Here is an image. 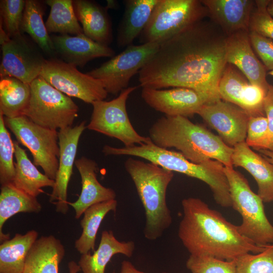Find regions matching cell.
<instances>
[{
  "label": "cell",
  "instance_id": "1",
  "mask_svg": "<svg viewBox=\"0 0 273 273\" xmlns=\"http://www.w3.org/2000/svg\"><path fill=\"white\" fill-rule=\"evenodd\" d=\"M227 36L215 23L200 21L160 43L139 72L142 88L183 87L221 100L218 84L227 64Z\"/></svg>",
  "mask_w": 273,
  "mask_h": 273
},
{
  "label": "cell",
  "instance_id": "2",
  "mask_svg": "<svg viewBox=\"0 0 273 273\" xmlns=\"http://www.w3.org/2000/svg\"><path fill=\"white\" fill-rule=\"evenodd\" d=\"M181 205L183 216L178 236L190 255L232 261L245 253L256 254L265 249L241 235L237 225L200 199L186 198Z\"/></svg>",
  "mask_w": 273,
  "mask_h": 273
},
{
  "label": "cell",
  "instance_id": "3",
  "mask_svg": "<svg viewBox=\"0 0 273 273\" xmlns=\"http://www.w3.org/2000/svg\"><path fill=\"white\" fill-rule=\"evenodd\" d=\"M156 146L174 148L191 162L200 164L210 159L224 166L233 167V148L201 125L187 117L165 116L158 119L149 129V136Z\"/></svg>",
  "mask_w": 273,
  "mask_h": 273
},
{
  "label": "cell",
  "instance_id": "4",
  "mask_svg": "<svg viewBox=\"0 0 273 273\" xmlns=\"http://www.w3.org/2000/svg\"><path fill=\"white\" fill-rule=\"evenodd\" d=\"M102 151L106 155L140 157L172 172L198 179L209 187L217 204L223 207H232L229 185L224 172V166L217 160L210 159L200 164L194 163L180 152L161 148L153 142L122 148L105 145Z\"/></svg>",
  "mask_w": 273,
  "mask_h": 273
},
{
  "label": "cell",
  "instance_id": "5",
  "mask_svg": "<svg viewBox=\"0 0 273 273\" xmlns=\"http://www.w3.org/2000/svg\"><path fill=\"white\" fill-rule=\"evenodd\" d=\"M124 167L135 187L144 208L145 237L150 241L161 237L171 224L172 218L166 200L167 189L173 172L152 163L129 158Z\"/></svg>",
  "mask_w": 273,
  "mask_h": 273
},
{
  "label": "cell",
  "instance_id": "6",
  "mask_svg": "<svg viewBox=\"0 0 273 273\" xmlns=\"http://www.w3.org/2000/svg\"><path fill=\"white\" fill-rule=\"evenodd\" d=\"M224 172L229 185L232 207L242 217L241 224L237 225L240 234L258 246L272 244L273 225L265 215L261 198L233 167L224 166Z\"/></svg>",
  "mask_w": 273,
  "mask_h": 273
},
{
  "label": "cell",
  "instance_id": "7",
  "mask_svg": "<svg viewBox=\"0 0 273 273\" xmlns=\"http://www.w3.org/2000/svg\"><path fill=\"white\" fill-rule=\"evenodd\" d=\"M208 16L201 1L158 0L140 35L141 44L161 43Z\"/></svg>",
  "mask_w": 273,
  "mask_h": 273
},
{
  "label": "cell",
  "instance_id": "8",
  "mask_svg": "<svg viewBox=\"0 0 273 273\" xmlns=\"http://www.w3.org/2000/svg\"><path fill=\"white\" fill-rule=\"evenodd\" d=\"M31 96L24 116L43 127L57 130L72 126L78 107L70 97L40 76L30 84Z\"/></svg>",
  "mask_w": 273,
  "mask_h": 273
},
{
  "label": "cell",
  "instance_id": "9",
  "mask_svg": "<svg viewBox=\"0 0 273 273\" xmlns=\"http://www.w3.org/2000/svg\"><path fill=\"white\" fill-rule=\"evenodd\" d=\"M138 86H129L110 101L93 103V110L87 129L122 142L125 147L152 143L150 138L139 134L131 123L126 111V102Z\"/></svg>",
  "mask_w": 273,
  "mask_h": 273
},
{
  "label": "cell",
  "instance_id": "10",
  "mask_svg": "<svg viewBox=\"0 0 273 273\" xmlns=\"http://www.w3.org/2000/svg\"><path fill=\"white\" fill-rule=\"evenodd\" d=\"M4 120L18 142L31 153L33 164L41 167L48 177L55 180L60 154L57 130L40 126L24 115L14 118L5 117Z\"/></svg>",
  "mask_w": 273,
  "mask_h": 273
},
{
  "label": "cell",
  "instance_id": "11",
  "mask_svg": "<svg viewBox=\"0 0 273 273\" xmlns=\"http://www.w3.org/2000/svg\"><path fill=\"white\" fill-rule=\"evenodd\" d=\"M160 43L131 44L87 73L100 80L108 93L117 95L128 87L131 78L153 57Z\"/></svg>",
  "mask_w": 273,
  "mask_h": 273
},
{
  "label": "cell",
  "instance_id": "12",
  "mask_svg": "<svg viewBox=\"0 0 273 273\" xmlns=\"http://www.w3.org/2000/svg\"><path fill=\"white\" fill-rule=\"evenodd\" d=\"M40 76L63 94L87 104L104 100L108 94L100 80L60 60H46Z\"/></svg>",
  "mask_w": 273,
  "mask_h": 273
},
{
  "label": "cell",
  "instance_id": "13",
  "mask_svg": "<svg viewBox=\"0 0 273 273\" xmlns=\"http://www.w3.org/2000/svg\"><path fill=\"white\" fill-rule=\"evenodd\" d=\"M2 61L1 78L13 77L30 84L40 76L45 59L23 34L10 37L0 34Z\"/></svg>",
  "mask_w": 273,
  "mask_h": 273
},
{
  "label": "cell",
  "instance_id": "14",
  "mask_svg": "<svg viewBox=\"0 0 273 273\" xmlns=\"http://www.w3.org/2000/svg\"><path fill=\"white\" fill-rule=\"evenodd\" d=\"M197 114L226 145L233 148L245 142L250 116L240 107L221 99L204 105Z\"/></svg>",
  "mask_w": 273,
  "mask_h": 273
},
{
  "label": "cell",
  "instance_id": "15",
  "mask_svg": "<svg viewBox=\"0 0 273 273\" xmlns=\"http://www.w3.org/2000/svg\"><path fill=\"white\" fill-rule=\"evenodd\" d=\"M141 96L150 107L168 116L191 117L210 104L203 94L183 87L167 89L144 87Z\"/></svg>",
  "mask_w": 273,
  "mask_h": 273
},
{
  "label": "cell",
  "instance_id": "16",
  "mask_svg": "<svg viewBox=\"0 0 273 273\" xmlns=\"http://www.w3.org/2000/svg\"><path fill=\"white\" fill-rule=\"evenodd\" d=\"M83 121L74 127H69L58 131L60 148L59 167L49 201L56 204V210L65 214L69 210L67 188L75 161L79 138L85 129Z\"/></svg>",
  "mask_w": 273,
  "mask_h": 273
},
{
  "label": "cell",
  "instance_id": "17",
  "mask_svg": "<svg viewBox=\"0 0 273 273\" xmlns=\"http://www.w3.org/2000/svg\"><path fill=\"white\" fill-rule=\"evenodd\" d=\"M225 57L226 63L239 69L249 83L267 93L270 84L266 79V69L254 53L249 31L241 30L227 36Z\"/></svg>",
  "mask_w": 273,
  "mask_h": 273
},
{
  "label": "cell",
  "instance_id": "18",
  "mask_svg": "<svg viewBox=\"0 0 273 273\" xmlns=\"http://www.w3.org/2000/svg\"><path fill=\"white\" fill-rule=\"evenodd\" d=\"M56 55L63 61L83 67L89 61L101 57H113L114 51L88 37L84 33L74 36L69 34L51 36Z\"/></svg>",
  "mask_w": 273,
  "mask_h": 273
},
{
  "label": "cell",
  "instance_id": "19",
  "mask_svg": "<svg viewBox=\"0 0 273 273\" xmlns=\"http://www.w3.org/2000/svg\"><path fill=\"white\" fill-rule=\"evenodd\" d=\"M201 2L213 22L226 36L241 30L249 31L255 1L202 0Z\"/></svg>",
  "mask_w": 273,
  "mask_h": 273
},
{
  "label": "cell",
  "instance_id": "20",
  "mask_svg": "<svg viewBox=\"0 0 273 273\" xmlns=\"http://www.w3.org/2000/svg\"><path fill=\"white\" fill-rule=\"evenodd\" d=\"M81 179V191L78 199L68 202L75 211V218H79L84 212L95 204L115 199L116 194L111 188L102 185L97 178L96 162L84 156L75 160L74 163Z\"/></svg>",
  "mask_w": 273,
  "mask_h": 273
},
{
  "label": "cell",
  "instance_id": "21",
  "mask_svg": "<svg viewBox=\"0 0 273 273\" xmlns=\"http://www.w3.org/2000/svg\"><path fill=\"white\" fill-rule=\"evenodd\" d=\"M233 149V165L243 167L253 177L257 184V194L263 202H272L273 165L251 150L245 142Z\"/></svg>",
  "mask_w": 273,
  "mask_h": 273
},
{
  "label": "cell",
  "instance_id": "22",
  "mask_svg": "<svg viewBox=\"0 0 273 273\" xmlns=\"http://www.w3.org/2000/svg\"><path fill=\"white\" fill-rule=\"evenodd\" d=\"M73 4L83 33L94 41L108 46L112 40V30L106 7L88 0L73 1Z\"/></svg>",
  "mask_w": 273,
  "mask_h": 273
},
{
  "label": "cell",
  "instance_id": "23",
  "mask_svg": "<svg viewBox=\"0 0 273 273\" xmlns=\"http://www.w3.org/2000/svg\"><path fill=\"white\" fill-rule=\"evenodd\" d=\"M65 255L61 241L53 235L37 239L26 257L23 273H59Z\"/></svg>",
  "mask_w": 273,
  "mask_h": 273
},
{
  "label": "cell",
  "instance_id": "24",
  "mask_svg": "<svg viewBox=\"0 0 273 273\" xmlns=\"http://www.w3.org/2000/svg\"><path fill=\"white\" fill-rule=\"evenodd\" d=\"M134 249L133 241L120 242L112 231L105 230L102 233L98 249L93 254H81L78 264L83 273H105L107 264L114 255L121 254L130 257Z\"/></svg>",
  "mask_w": 273,
  "mask_h": 273
},
{
  "label": "cell",
  "instance_id": "25",
  "mask_svg": "<svg viewBox=\"0 0 273 273\" xmlns=\"http://www.w3.org/2000/svg\"><path fill=\"white\" fill-rule=\"evenodd\" d=\"M118 28L117 43L128 47L140 36L147 25L158 0H127Z\"/></svg>",
  "mask_w": 273,
  "mask_h": 273
},
{
  "label": "cell",
  "instance_id": "26",
  "mask_svg": "<svg viewBox=\"0 0 273 273\" xmlns=\"http://www.w3.org/2000/svg\"><path fill=\"white\" fill-rule=\"evenodd\" d=\"M16 159L15 175L13 184L19 190L35 197L43 191L44 187L53 188L55 180L41 173L28 158L26 151L13 141Z\"/></svg>",
  "mask_w": 273,
  "mask_h": 273
},
{
  "label": "cell",
  "instance_id": "27",
  "mask_svg": "<svg viewBox=\"0 0 273 273\" xmlns=\"http://www.w3.org/2000/svg\"><path fill=\"white\" fill-rule=\"evenodd\" d=\"M42 206L36 197L17 188L12 183L1 185L0 193V240L10 239L9 234L3 232L5 222L19 212L38 213Z\"/></svg>",
  "mask_w": 273,
  "mask_h": 273
},
{
  "label": "cell",
  "instance_id": "28",
  "mask_svg": "<svg viewBox=\"0 0 273 273\" xmlns=\"http://www.w3.org/2000/svg\"><path fill=\"white\" fill-rule=\"evenodd\" d=\"M32 230L24 235L17 233L0 245V273H23L28 253L38 239Z\"/></svg>",
  "mask_w": 273,
  "mask_h": 273
},
{
  "label": "cell",
  "instance_id": "29",
  "mask_svg": "<svg viewBox=\"0 0 273 273\" xmlns=\"http://www.w3.org/2000/svg\"><path fill=\"white\" fill-rule=\"evenodd\" d=\"M30 96V84L13 77L1 78L0 113L8 118L24 115Z\"/></svg>",
  "mask_w": 273,
  "mask_h": 273
},
{
  "label": "cell",
  "instance_id": "30",
  "mask_svg": "<svg viewBox=\"0 0 273 273\" xmlns=\"http://www.w3.org/2000/svg\"><path fill=\"white\" fill-rule=\"evenodd\" d=\"M117 206L116 199L95 204L83 213L80 221L82 233L74 243L76 249L81 254L94 252L98 231L105 216L110 212H115Z\"/></svg>",
  "mask_w": 273,
  "mask_h": 273
},
{
  "label": "cell",
  "instance_id": "31",
  "mask_svg": "<svg viewBox=\"0 0 273 273\" xmlns=\"http://www.w3.org/2000/svg\"><path fill=\"white\" fill-rule=\"evenodd\" d=\"M42 3L36 0L25 1L21 32L27 33L38 47L49 56L56 55L53 41L43 22Z\"/></svg>",
  "mask_w": 273,
  "mask_h": 273
},
{
  "label": "cell",
  "instance_id": "32",
  "mask_svg": "<svg viewBox=\"0 0 273 273\" xmlns=\"http://www.w3.org/2000/svg\"><path fill=\"white\" fill-rule=\"evenodd\" d=\"M45 3L51 8L45 23L49 33L75 35L83 33L75 13L73 1L47 0Z\"/></svg>",
  "mask_w": 273,
  "mask_h": 273
},
{
  "label": "cell",
  "instance_id": "33",
  "mask_svg": "<svg viewBox=\"0 0 273 273\" xmlns=\"http://www.w3.org/2000/svg\"><path fill=\"white\" fill-rule=\"evenodd\" d=\"M242 73L235 66L227 63L218 84L220 99L240 108L244 88L249 82Z\"/></svg>",
  "mask_w": 273,
  "mask_h": 273
},
{
  "label": "cell",
  "instance_id": "34",
  "mask_svg": "<svg viewBox=\"0 0 273 273\" xmlns=\"http://www.w3.org/2000/svg\"><path fill=\"white\" fill-rule=\"evenodd\" d=\"M15 148L5 124L4 116L0 113V183L1 185L13 182L15 175L13 161Z\"/></svg>",
  "mask_w": 273,
  "mask_h": 273
},
{
  "label": "cell",
  "instance_id": "35",
  "mask_svg": "<svg viewBox=\"0 0 273 273\" xmlns=\"http://www.w3.org/2000/svg\"><path fill=\"white\" fill-rule=\"evenodd\" d=\"M235 262L237 273H273V244L260 253L242 255Z\"/></svg>",
  "mask_w": 273,
  "mask_h": 273
},
{
  "label": "cell",
  "instance_id": "36",
  "mask_svg": "<svg viewBox=\"0 0 273 273\" xmlns=\"http://www.w3.org/2000/svg\"><path fill=\"white\" fill-rule=\"evenodd\" d=\"M25 5L24 0L0 1L1 24L10 37L22 33L21 24Z\"/></svg>",
  "mask_w": 273,
  "mask_h": 273
},
{
  "label": "cell",
  "instance_id": "37",
  "mask_svg": "<svg viewBox=\"0 0 273 273\" xmlns=\"http://www.w3.org/2000/svg\"><path fill=\"white\" fill-rule=\"evenodd\" d=\"M186 267L191 273H237L235 260L227 261L207 256L190 255Z\"/></svg>",
  "mask_w": 273,
  "mask_h": 273
},
{
  "label": "cell",
  "instance_id": "38",
  "mask_svg": "<svg viewBox=\"0 0 273 273\" xmlns=\"http://www.w3.org/2000/svg\"><path fill=\"white\" fill-rule=\"evenodd\" d=\"M269 1H255L249 24V31L254 32L273 41V18L267 7Z\"/></svg>",
  "mask_w": 273,
  "mask_h": 273
},
{
  "label": "cell",
  "instance_id": "39",
  "mask_svg": "<svg viewBox=\"0 0 273 273\" xmlns=\"http://www.w3.org/2000/svg\"><path fill=\"white\" fill-rule=\"evenodd\" d=\"M268 123L266 116H250L249 119L246 143L256 150L266 149Z\"/></svg>",
  "mask_w": 273,
  "mask_h": 273
},
{
  "label": "cell",
  "instance_id": "40",
  "mask_svg": "<svg viewBox=\"0 0 273 273\" xmlns=\"http://www.w3.org/2000/svg\"><path fill=\"white\" fill-rule=\"evenodd\" d=\"M266 92L249 82L245 85L242 96L241 108L250 116H265L264 101Z\"/></svg>",
  "mask_w": 273,
  "mask_h": 273
},
{
  "label": "cell",
  "instance_id": "41",
  "mask_svg": "<svg viewBox=\"0 0 273 273\" xmlns=\"http://www.w3.org/2000/svg\"><path fill=\"white\" fill-rule=\"evenodd\" d=\"M249 38L253 50L266 69L273 70V41L251 31H249Z\"/></svg>",
  "mask_w": 273,
  "mask_h": 273
},
{
  "label": "cell",
  "instance_id": "42",
  "mask_svg": "<svg viewBox=\"0 0 273 273\" xmlns=\"http://www.w3.org/2000/svg\"><path fill=\"white\" fill-rule=\"evenodd\" d=\"M264 110L268 123V134L266 150L273 152V85L270 84L264 99Z\"/></svg>",
  "mask_w": 273,
  "mask_h": 273
},
{
  "label": "cell",
  "instance_id": "43",
  "mask_svg": "<svg viewBox=\"0 0 273 273\" xmlns=\"http://www.w3.org/2000/svg\"><path fill=\"white\" fill-rule=\"evenodd\" d=\"M119 273H145L136 269L133 264L128 260H123L121 262ZM162 273H169L163 272Z\"/></svg>",
  "mask_w": 273,
  "mask_h": 273
},
{
  "label": "cell",
  "instance_id": "44",
  "mask_svg": "<svg viewBox=\"0 0 273 273\" xmlns=\"http://www.w3.org/2000/svg\"><path fill=\"white\" fill-rule=\"evenodd\" d=\"M268 161L273 165V152L268 150L262 149L258 150Z\"/></svg>",
  "mask_w": 273,
  "mask_h": 273
},
{
  "label": "cell",
  "instance_id": "45",
  "mask_svg": "<svg viewBox=\"0 0 273 273\" xmlns=\"http://www.w3.org/2000/svg\"><path fill=\"white\" fill-rule=\"evenodd\" d=\"M68 267L69 273H77L81 270L78 264L74 261H71L68 262Z\"/></svg>",
  "mask_w": 273,
  "mask_h": 273
},
{
  "label": "cell",
  "instance_id": "46",
  "mask_svg": "<svg viewBox=\"0 0 273 273\" xmlns=\"http://www.w3.org/2000/svg\"><path fill=\"white\" fill-rule=\"evenodd\" d=\"M117 6V2L115 1L108 0L107 1V6L106 8L108 9H116Z\"/></svg>",
  "mask_w": 273,
  "mask_h": 273
},
{
  "label": "cell",
  "instance_id": "47",
  "mask_svg": "<svg viewBox=\"0 0 273 273\" xmlns=\"http://www.w3.org/2000/svg\"><path fill=\"white\" fill-rule=\"evenodd\" d=\"M267 10L271 16H273V1H269L267 7Z\"/></svg>",
  "mask_w": 273,
  "mask_h": 273
},
{
  "label": "cell",
  "instance_id": "48",
  "mask_svg": "<svg viewBox=\"0 0 273 273\" xmlns=\"http://www.w3.org/2000/svg\"><path fill=\"white\" fill-rule=\"evenodd\" d=\"M269 74L272 76H273V70L270 71L269 72Z\"/></svg>",
  "mask_w": 273,
  "mask_h": 273
}]
</instances>
